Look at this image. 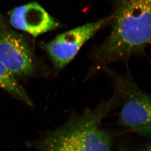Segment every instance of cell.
<instances>
[{
  "instance_id": "obj_1",
  "label": "cell",
  "mask_w": 151,
  "mask_h": 151,
  "mask_svg": "<svg viewBox=\"0 0 151 151\" xmlns=\"http://www.w3.org/2000/svg\"><path fill=\"white\" fill-rule=\"evenodd\" d=\"M109 37L93 53L94 71L126 62L151 44V0H115Z\"/></svg>"
},
{
  "instance_id": "obj_2",
  "label": "cell",
  "mask_w": 151,
  "mask_h": 151,
  "mask_svg": "<svg viewBox=\"0 0 151 151\" xmlns=\"http://www.w3.org/2000/svg\"><path fill=\"white\" fill-rule=\"evenodd\" d=\"M117 97L70 118L63 125L48 131L33 142L35 151H111L112 137L101 128L102 121L115 107Z\"/></svg>"
},
{
  "instance_id": "obj_3",
  "label": "cell",
  "mask_w": 151,
  "mask_h": 151,
  "mask_svg": "<svg viewBox=\"0 0 151 151\" xmlns=\"http://www.w3.org/2000/svg\"><path fill=\"white\" fill-rule=\"evenodd\" d=\"M106 70L117 97L119 123L129 131L151 136V95L140 88L129 74Z\"/></svg>"
},
{
  "instance_id": "obj_4",
  "label": "cell",
  "mask_w": 151,
  "mask_h": 151,
  "mask_svg": "<svg viewBox=\"0 0 151 151\" xmlns=\"http://www.w3.org/2000/svg\"><path fill=\"white\" fill-rule=\"evenodd\" d=\"M0 61L16 77H29L37 70L35 56L28 38L12 29L1 13Z\"/></svg>"
},
{
  "instance_id": "obj_5",
  "label": "cell",
  "mask_w": 151,
  "mask_h": 151,
  "mask_svg": "<svg viewBox=\"0 0 151 151\" xmlns=\"http://www.w3.org/2000/svg\"><path fill=\"white\" fill-rule=\"evenodd\" d=\"M111 16L88 23L60 34L42 45L55 71L59 72L75 58L83 45L108 25Z\"/></svg>"
},
{
  "instance_id": "obj_6",
  "label": "cell",
  "mask_w": 151,
  "mask_h": 151,
  "mask_svg": "<svg viewBox=\"0 0 151 151\" xmlns=\"http://www.w3.org/2000/svg\"><path fill=\"white\" fill-rule=\"evenodd\" d=\"M12 27L34 37L60 28V22L52 17L42 6L31 2L12 9L9 13Z\"/></svg>"
},
{
  "instance_id": "obj_7",
  "label": "cell",
  "mask_w": 151,
  "mask_h": 151,
  "mask_svg": "<svg viewBox=\"0 0 151 151\" xmlns=\"http://www.w3.org/2000/svg\"><path fill=\"white\" fill-rule=\"evenodd\" d=\"M0 88L7 92L16 99L32 106L33 102L23 87L10 70L0 61Z\"/></svg>"
},
{
  "instance_id": "obj_8",
  "label": "cell",
  "mask_w": 151,
  "mask_h": 151,
  "mask_svg": "<svg viewBox=\"0 0 151 151\" xmlns=\"http://www.w3.org/2000/svg\"><path fill=\"white\" fill-rule=\"evenodd\" d=\"M117 151H129V150H128V149L127 148L126 146H121L119 148V149L117 150Z\"/></svg>"
},
{
  "instance_id": "obj_9",
  "label": "cell",
  "mask_w": 151,
  "mask_h": 151,
  "mask_svg": "<svg viewBox=\"0 0 151 151\" xmlns=\"http://www.w3.org/2000/svg\"><path fill=\"white\" fill-rule=\"evenodd\" d=\"M143 151H151V144H149L147 146Z\"/></svg>"
}]
</instances>
